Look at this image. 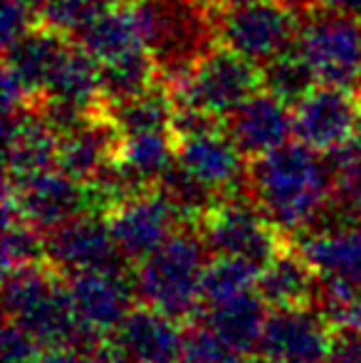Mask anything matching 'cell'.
I'll return each mask as SVG.
<instances>
[{"mask_svg": "<svg viewBox=\"0 0 361 363\" xmlns=\"http://www.w3.org/2000/svg\"><path fill=\"white\" fill-rule=\"evenodd\" d=\"M248 193L287 240L312 233L334 198V171L327 153L284 144L248 161Z\"/></svg>", "mask_w": 361, "mask_h": 363, "instance_id": "6da1fadb", "label": "cell"}, {"mask_svg": "<svg viewBox=\"0 0 361 363\" xmlns=\"http://www.w3.org/2000/svg\"><path fill=\"white\" fill-rule=\"evenodd\" d=\"M5 319L28 329L43 349H74L104 339L79 321L67 291V277L45 259L5 272L3 284Z\"/></svg>", "mask_w": 361, "mask_h": 363, "instance_id": "7a4b0ae2", "label": "cell"}, {"mask_svg": "<svg viewBox=\"0 0 361 363\" xmlns=\"http://www.w3.org/2000/svg\"><path fill=\"white\" fill-rule=\"evenodd\" d=\"M208 247L196 225H181L156 252L134 264L136 299L183 326L203 314L201 279L208 264Z\"/></svg>", "mask_w": 361, "mask_h": 363, "instance_id": "3957f363", "label": "cell"}, {"mask_svg": "<svg viewBox=\"0 0 361 363\" xmlns=\"http://www.w3.org/2000/svg\"><path fill=\"white\" fill-rule=\"evenodd\" d=\"M134 8L144 48L154 57L161 79H181L201 62L218 38V8L203 0H139Z\"/></svg>", "mask_w": 361, "mask_h": 363, "instance_id": "277c9868", "label": "cell"}, {"mask_svg": "<svg viewBox=\"0 0 361 363\" xmlns=\"http://www.w3.org/2000/svg\"><path fill=\"white\" fill-rule=\"evenodd\" d=\"M174 106L198 109L226 121L245 99L262 89V72L250 60L240 57L226 45L213 48L191 72L169 82Z\"/></svg>", "mask_w": 361, "mask_h": 363, "instance_id": "5b68a950", "label": "cell"}, {"mask_svg": "<svg viewBox=\"0 0 361 363\" xmlns=\"http://www.w3.org/2000/svg\"><path fill=\"white\" fill-rule=\"evenodd\" d=\"M304 15L284 0H248L218 8L221 45L262 67L297 45Z\"/></svg>", "mask_w": 361, "mask_h": 363, "instance_id": "8992f818", "label": "cell"}, {"mask_svg": "<svg viewBox=\"0 0 361 363\" xmlns=\"http://www.w3.org/2000/svg\"><path fill=\"white\" fill-rule=\"evenodd\" d=\"M196 228L213 257H238L257 267H265L267 259L287 242L248 191L223 196Z\"/></svg>", "mask_w": 361, "mask_h": 363, "instance_id": "52a82bcc", "label": "cell"}, {"mask_svg": "<svg viewBox=\"0 0 361 363\" xmlns=\"http://www.w3.org/2000/svg\"><path fill=\"white\" fill-rule=\"evenodd\" d=\"M72 40L50 25L38 23L30 33L3 48V109L5 114H18L25 109H38L45 91L65 57Z\"/></svg>", "mask_w": 361, "mask_h": 363, "instance_id": "ba28073f", "label": "cell"}, {"mask_svg": "<svg viewBox=\"0 0 361 363\" xmlns=\"http://www.w3.org/2000/svg\"><path fill=\"white\" fill-rule=\"evenodd\" d=\"M297 50L319 84L359 86L361 82V18L312 10L304 15Z\"/></svg>", "mask_w": 361, "mask_h": 363, "instance_id": "9c48e42d", "label": "cell"}, {"mask_svg": "<svg viewBox=\"0 0 361 363\" xmlns=\"http://www.w3.org/2000/svg\"><path fill=\"white\" fill-rule=\"evenodd\" d=\"M361 126L359 86L317 84L292 104L294 141L319 153H334L352 144Z\"/></svg>", "mask_w": 361, "mask_h": 363, "instance_id": "30bf717a", "label": "cell"}, {"mask_svg": "<svg viewBox=\"0 0 361 363\" xmlns=\"http://www.w3.org/2000/svg\"><path fill=\"white\" fill-rule=\"evenodd\" d=\"M334 329L317 306L270 309L257 354L265 363H327Z\"/></svg>", "mask_w": 361, "mask_h": 363, "instance_id": "8fae6325", "label": "cell"}, {"mask_svg": "<svg viewBox=\"0 0 361 363\" xmlns=\"http://www.w3.org/2000/svg\"><path fill=\"white\" fill-rule=\"evenodd\" d=\"M48 262L62 274L84 269H119L134 267L116 247L106 216L82 213L45 235Z\"/></svg>", "mask_w": 361, "mask_h": 363, "instance_id": "7c38bea8", "label": "cell"}, {"mask_svg": "<svg viewBox=\"0 0 361 363\" xmlns=\"http://www.w3.org/2000/svg\"><path fill=\"white\" fill-rule=\"evenodd\" d=\"M5 191L13 196L20 218L43 235L89 211L84 183L74 181L60 168L35 173L23 181L5 178Z\"/></svg>", "mask_w": 361, "mask_h": 363, "instance_id": "4fadbf2b", "label": "cell"}, {"mask_svg": "<svg viewBox=\"0 0 361 363\" xmlns=\"http://www.w3.org/2000/svg\"><path fill=\"white\" fill-rule=\"evenodd\" d=\"M65 277L79 321L96 334L109 336L136 306L134 301H139L131 267L84 269Z\"/></svg>", "mask_w": 361, "mask_h": 363, "instance_id": "5bb4252c", "label": "cell"}, {"mask_svg": "<svg viewBox=\"0 0 361 363\" xmlns=\"http://www.w3.org/2000/svg\"><path fill=\"white\" fill-rule=\"evenodd\" d=\"M106 223L116 247L131 264H139L156 252L183 225L159 188L144 191L116 206L106 216Z\"/></svg>", "mask_w": 361, "mask_h": 363, "instance_id": "9a60e30c", "label": "cell"}, {"mask_svg": "<svg viewBox=\"0 0 361 363\" xmlns=\"http://www.w3.org/2000/svg\"><path fill=\"white\" fill-rule=\"evenodd\" d=\"M176 161L221 198L248 191V158L228 136L226 124L176 139Z\"/></svg>", "mask_w": 361, "mask_h": 363, "instance_id": "2e32d148", "label": "cell"}, {"mask_svg": "<svg viewBox=\"0 0 361 363\" xmlns=\"http://www.w3.org/2000/svg\"><path fill=\"white\" fill-rule=\"evenodd\" d=\"M226 131L240 153L252 161L292 139V106L260 89L226 116Z\"/></svg>", "mask_w": 361, "mask_h": 363, "instance_id": "e0dca14e", "label": "cell"}, {"mask_svg": "<svg viewBox=\"0 0 361 363\" xmlns=\"http://www.w3.org/2000/svg\"><path fill=\"white\" fill-rule=\"evenodd\" d=\"M60 134L40 109L5 114V178L23 181L57 168Z\"/></svg>", "mask_w": 361, "mask_h": 363, "instance_id": "ac0fdd59", "label": "cell"}, {"mask_svg": "<svg viewBox=\"0 0 361 363\" xmlns=\"http://www.w3.org/2000/svg\"><path fill=\"white\" fill-rule=\"evenodd\" d=\"M171 316L139 304L111 331V341L131 363H181L186 331Z\"/></svg>", "mask_w": 361, "mask_h": 363, "instance_id": "d6986e66", "label": "cell"}, {"mask_svg": "<svg viewBox=\"0 0 361 363\" xmlns=\"http://www.w3.org/2000/svg\"><path fill=\"white\" fill-rule=\"evenodd\" d=\"M121 134L114 121L101 111L82 119L60 134L57 168L79 183H89L104 166H109L119 151Z\"/></svg>", "mask_w": 361, "mask_h": 363, "instance_id": "ffe728a7", "label": "cell"}, {"mask_svg": "<svg viewBox=\"0 0 361 363\" xmlns=\"http://www.w3.org/2000/svg\"><path fill=\"white\" fill-rule=\"evenodd\" d=\"M255 291L270 309L317 306L319 274L299 252L297 245L287 240L260 269Z\"/></svg>", "mask_w": 361, "mask_h": 363, "instance_id": "44dd1931", "label": "cell"}, {"mask_svg": "<svg viewBox=\"0 0 361 363\" xmlns=\"http://www.w3.org/2000/svg\"><path fill=\"white\" fill-rule=\"evenodd\" d=\"M267 309L270 306L265 304V299L255 289H250L226 301H218V304H206L198 321L206 329H211L233 351L252 354L260 344L262 326H265V319L270 314Z\"/></svg>", "mask_w": 361, "mask_h": 363, "instance_id": "7402d4cb", "label": "cell"}, {"mask_svg": "<svg viewBox=\"0 0 361 363\" xmlns=\"http://www.w3.org/2000/svg\"><path fill=\"white\" fill-rule=\"evenodd\" d=\"M307 262L317 269L319 279L347 282L361 287V240L357 230L319 228L294 242Z\"/></svg>", "mask_w": 361, "mask_h": 363, "instance_id": "603a6c76", "label": "cell"}, {"mask_svg": "<svg viewBox=\"0 0 361 363\" xmlns=\"http://www.w3.org/2000/svg\"><path fill=\"white\" fill-rule=\"evenodd\" d=\"M99 65L144 48L131 5H109L74 38Z\"/></svg>", "mask_w": 361, "mask_h": 363, "instance_id": "cb8c5ba5", "label": "cell"}, {"mask_svg": "<svg viewBox=\"0 0 361 363\" xmlns=\"http://www.w3.org/2000/svg\"><path fill=\"white\" fill-rule=\"evenodd\" d=\"M116 158L149 188H156L166 171L176 163L174 131H141L121 134Z\"/></svg>", "mask_w": 361, "mask_h": 363, "instance_id": "d4e9b609", "label": "cell"}, {"mask_svg": "<svg viewBox=\"0 0 361 363\" xmlns=\"http://www.w3.org/2000/svg\"><path fill=\"white\" fill-rule=\"evenodd\" d=\"M101 67V99L104 106L121 104L126 99L149 91L161 79L159 67L146 48H139L134 52H126L116 60L99 65Z\"/></svg>", "mask_w": 361, "mask_h": 363, "instance_id": "484cf974", "label": "cell"}, {"mask_svg": "<svg viewBox=\"0 0 361 363\" xmlns=\"http://www.w3.org/2000/svg\"><path fill=\"white\" fill-rule=\"evenodd\" d=\"M174 96L166 82H159L149 91L126 99L121 104L104 106V114L114 121L119 134H141V131H166L174 124Z\"/></svg>", "mask_w": 361, "mask_h": 363, "instance_id": "4316f807", "label": "cell"}, {"mask_svg": "<svg viewBox=\"0 0 361 363\" xmlns=\"http://www.w3.org/2000/svg\"><path fill=\"white\" fill-rule=\"evenodd\" d=\"M262 72V89L274 94L277 99L287 101L289 106L297 104L309 89L319 84L314 72L309 69L307 60L294 45L292 50L282 52L279 57L270 60L267 65L260 67Z\"/></svg>", "mask_w": 361, "mask_h": 363, "instance_id": "83f0119b", "label": "cell"}, {"mask_svg": "<svg viewBox=\"0 0 361 363\" xmlns=\"http://www.w3.org/2000/svg\"><path fill=\"white\" fill-rule=\"evenodd\" d=\"M257 264H250L238 257H213L208 259L201 279L203 304H218L231 296H238L243 291L255 289L257 277H260Z\"/></svg>", "mask_w": 361, "mask_h": 363, "instance_id": "f1b7e54d", "label": "cell"}, {"mask_svg": "<svg viewBox=\"0 0 361 363\" xmlns=\"http://www.w3.org/2000/svg\"><path fill=\"white\" fill-rule=\"evenodd\" d=\"M186 346H183L181 363H265L257 351H233L211 329L198 321L186 326Z\"/></svg>", "mask_w": 361, "mask_h": 363, "instance_id": "f546056e", "label": "cell"}, {"mask_svg": "<svg viewBox=\"0 0 361 363\" xmlns=\"http://www.w3.org/2000/svg\"><path fill=\"white\" fill-rule=\"evenodd\" d=\"M109 5V0H43L40 23L74 40Z\"/></svg>", "mask_w": 361, "mask_h": 363, "instance_id": "4dcf8cb0", "label": "cell"}, {"mask_svg": "<svg viewBox=\"0 0 361 363\" xmlns=\"http://www.w3.org/2000/svg\"><path fill=\"white\" fill-rule=\"evenodd\" d=\"M3 269L25 267V264H38L48 259L45 252V235L23 218L3 223Z\"/></svg>", "mask_w": 361, "mask_h": 363, "instance_id": "1f68e13d", "label": "cell"}, {"mask_svg": "<svg viewBox=\"0 0 361 363\" xmlns=\"http://www.w3.org/2000/svg\"><path fill=\"white\" fill-rule=\"evenodd\" d=\"M43 344L15 321L5 319L3 329V363H38L43 356Z\"/></svg>", "mask_w": 361, "mask_h": 363, "instance_id": "d6a6232c", "label": "cell"}, {"mask_svg": "<svg viewBox=\"0 0 361 363\" xmlns=\"http://www.w3.org/2000/svg\"><path fill=\"white\" fill-rule=\"evenodd\" d=\"M40 23V13L33 5H25L20 0H3V13H0V35H3V48L13 45L18 38Z\"/></svg>", "mask_w": 361, "mask_h": 363, "instance_id": "836d02e7", "label": "cell"}, {"mask_svg": "<svg viewBox=\"0 0 361 363\" xmlns=\"http://www.w3.org/2000/svg\"><path fill=\"white\" fill-rule=\"evenodd\" d=\"M327 363H361V331H334Z\"/></svg>", "mask_w": 361, "mask_h": 363, "instance_id": "e575fe53", "label": "cell"}, {"mask_svg": "<svg viewBox=\"0 0 361 363\" xmlns=\"http://www.w3.org/2000/svg\"><path fill=\"white\" fill-rule=\"evenodd\" d=\"M79 359H82V363H131L124 351L111 341V336H104L96 344L79 351Z\"/></svg>", "mask_w": 361, "mask_h": 363, "instance_id": "d590c367", "label": "cell"}, {"mask_svg": "<svg viewBox=\"0 0 361 363\" xmlns=\"http://www.w3.org/2000/svg\"><path fill=\"white\" fill-rule=\"evenodd\" d=\"M314 10H327V13L361 18V0H317V8Z\"/></svg>", "mask_w": 361, "mask_h": 363, "instance_id": "8d00e7d4", "label": "cell"}, {"mask_svg": "<svg viewBox=\"0 0 361 363\" xmlns=\"http://www.w3.org/2000/svg\"><path fill=\"white\" fill-rule=\"evenodd\" d=\"M38 363H82L74 349H45Z\"/></svg>", "mask_w": 361, "mask_h": 363, "instance_id": "74e56055", "label": "cell"}, {"mask_svg": "<svg viewBox=\"0 0 361 363\" xmlns=\"http://www.w3.org/2000/svg\"><path fill=\"white\" fill-rule=\"evenodd\" d=\"M20 3H25V5H33V8L40 13V5H43V0H20Z\"/></svg>", "mask_w": 361, "mask_h": 363, "instance_id": "f35d334b", "label": "cell"}, {"mask_svg": "<svg viewBox=\"0 0 361 363\" xmlns=\"http://www.w3.org/2000/svg\"><path fill=\"white\" fill-rule=\"evenodd\" d=\"M111 5H136L139 0H109Z\"/></svg>", "mask_w": 361, "mask_h": 363, "instance_id": "ab89813d", "label": "cell"}, {"mask_svg": "<svg viewBox=\"0 0 361 363\" xmlns=\"http://www.w3.org/2000/svg\"><path fill=\"white\" fill-rule=\"evenodd\" d=\"M354 230H357V235H359V240H361V218L357 220V225H354Z\"/></svg>", "mask_w": 361, "mask_h": 363, "instance_id": "60d3db41", "label": "cell"}, {"mask_svg": "<svg viewBox=\"0 0 361 363\" xmlns=\"http://www.w3.org/2000/svg\"><path fill=\"white\" fill-rule=\"evenodd\" d=\"M203 3H211V5H218V0H203Z\"/></svg>", "mask_w": 361, "mask_h": 363, "instance_id": "b9f144b4", "label": "cell"}, {"mask_svg": "<svg viewBox=\"0 0 361 363\" xmlns=\"http://www.w3.org/2000/svg\"><path fill=\"white\" fill-rule=\"evenodd\" d=\"M359 91H361V82H359Z\"/></svg>", "mask_w": 361, "mask_h": 363, "instance_id": "7bdbcfd3", "label": "cell"}]
</instances>
